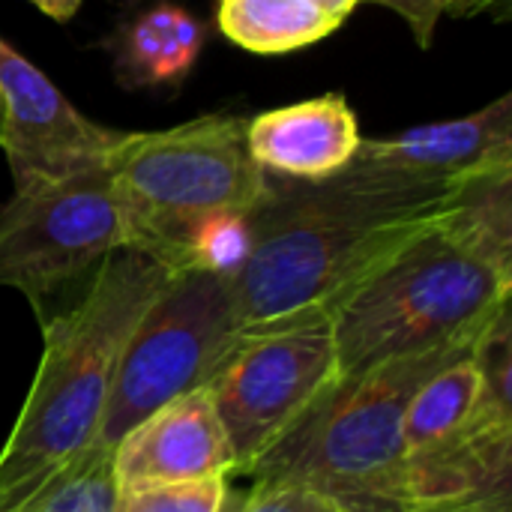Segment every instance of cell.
I'll return each instance as SVG.
<instances>
[{"instance_id": "cell-1", "label": "cell", "mask_w": 512, "mask_h": 512, "mask_svg": "<svg viewBox=\"0 0 512 512\" xmlns=\"http://www.w3.org/2000/svg\"><path fill=\"white\" fill-rule=\"evenodd\" d=\"M456 180H426L351 162L327 180L270 174L267 198L249 213L252 249L228 279L243 330L327 315L390 249L435 225Z\"/></svg>"}, {"instance_id": "cell-2", "label": "cell", "mask_w": 512, "mask_h": 512, "mask_svg": "<svg viewBox=\"0 0 512 512\" xmlns=\"http://www.w3.org/2000/svg\"><path fill=\"white\" fill-rule=\"evenodd\" d=\"M480 333L339 375L243 477L306 486L345 512H417L405 465L408 405L435 372L471 354Z\"/></svg>"}, {"instance_id": "cell-3", "label": "cell", "mask_w": 512, "mask_h": 512, "mask_svg": "<svg viewBox=\"0 0 512 512\" xmlns=\"http://www.w3.org/2000/svg\"><path fill=\"white\" fill-rule=\"evenodd\" d=\"M171 279L138 249L111 252L81 297L42 324V360L0 450V483L60 465L96 444L123 345Z\"/></svg>"}, {"instance_id": "cell-4", "label": "cell", "mask_w": 512, "mask_h": 512, "mask_svg": "<svg viewBox=\"0 0 512 512\" xmlns=\"http://www.w3.org/2000/svg\"><path fill=\"white\" fill-rule=\"evenodd\" d=\"M438 222L390 249L330 306L339 375L477 336L510 303V279Z\"/></svg>"}, {"instance_id": "cell-5", "label": "cell", "mask_w": 512, "mask_h": 512, "mask_svg": "<svg viewBox=\"0 0 512 512\" xmlns=\"http://www.w3.org/2000/svg\"><path fill=\"white\" fill-rule=\"evenodd\" d=\"M126 222V249L171 273L189 270L195 231L222 213H252L270 174L252 159L246 117H198L159 132H129L108 153Z\"/></svg>"}, {"instance_id": "cell-6", "label": "cell", "mask_w": 512, "mask_h": 512, "mask_svg": "<svg viewBox=\"0 0 512 512\" xmlns=\"http://www.w3.org/2000/svg\"><path fill=\"white\" fill-rule=\"evenodd\" d=\"M243 333L231 282L210 270H180L132 327L102 414L105 450L165 402L201 390Z\"/></svg>"}, {"instance_id": "cell-7", "label": "cell", "mask_w": 512, "mask_h": 512, "mask_svg": "<svg viewBox=\"0 0 512 512\" xmlns=\"http://www.w3.org/2000/svg\"><path fill=\"white\" fill-rule=\"evenodd\" d=\"M117 249H126V222L108 156L63 177L15 183L0 207V288H15L36 309Z\"/></svg>"}, {"instance_id": "cell-8", "label": "cell", "mask_w": 512, "mask_h": 512, "mask_svg": "<svg viewBox=\"0 0 512 512\" xmlns=\"http://www.w3.org/2000/svg\"><path fill=\"white\" fill-rule=\"evenodd\" d=\"M339 378L330 315L249 327L204 384L243 477Z\"/></svg>"}, {"instance_id": "cell-9", "label": "cell", "mask_w": 512, "mask_h": 512, "mask_svg": "<svg viewBox=\"0 0 512 512\" xmlns=\"http://www.w3.org/2000/svg\"><path fill=\"white\" fill-rule=\"evenodd\" d=\"M474 351L435 372L405 414V465L420 507L512 486V408L477 393Z\"/></svg>"}, {"instance_id": "cell-10", "label": "cell", "mask_w": 512, "mask_h": 512, "mask_svg": "<svg viewBox=\"0 0 512 512\" xmlns=\"http://www.w3.org/2000/svg\"><path fill=\"white\" fill-rule=\"evenodd\" d=\"M0 147L12 183L63 177L102 162L120 132L87 120L18 48L0 39Z\"/></svg>"}, {"instance_id": "cell-11", "label": "cell", "mask_w": 512, "mask_h": 512, "mask_svg": "<svg viewBox=\"0 0 512 512\" xmlns=\"http://www.w3.org/2000/svg\"><path fill=\"white\" fill-rule=\"evenodd\" d=\"M114 486L234 477V450L207 390L156 408L111 450Z\"/></svg>"}, {"instance_id": "cell-12", "label": "cell", "mask_w": 512, "mask_h": 512, "mask_svg": "<svg viewBox=\"0 0 512 512\" xmlns=\"http://www.w3.org/2000/svg\"><path fill=\"white\" fill-rule=\"evenodd\" d=\"M354 162L426 180H462L512 165V93L456 120L426 123L390 138H363Z\"/></svg>"}, {"instance_id": "cell-13", "label": "cell", "mask_w": 512, "mask_h": 512, "mask_svg": "<svg viewBox=\"0 0 512 512\" xmlns=\"http://www.w3.org/2000/svg\"><path fill=\"white\" fill-rule=\"evenodd\" d=\"M246 141L267 174L315 183L345 171L363 138L351 102L327 93L246 120Z\"/></svg>"}, {"instance_id": "cell-14", "label": "cell", "mask_w": 512, "mask_h": 512, "mask_svg": "<svg viewBox=\"0 0 512 512\" xmlns=\"http://www.w3.org/2000/svg\"><path fill=\"white\" fill-rule=\"evenodd\" d=\"M438 225L465 252L512 282V165L456 180Z\"/></svg>"}, {"instance_id": "cell-15", "label": "cell", "mask_w": 512, "mask_h": 512, "mask_svg": "<svg viewBox=\"0 0 512 512\" xmlns=\"http://www.w3.org/2000/svg\"><path fill=\"white\" fill-rule=\"evenodd\" d=\"M114 492L111 450L93 444L60 465L0 483V512H111Z\"/></svg>"}, {"instance_id": "cell-16", "label": "cell", "mask_w": 512, "mask_h": 512, "mask_svg": "<svg viewBox=\"0 0 512 512\" xmlns=\"http://www.w3.org/2000/svg\"><path fill=\"white\" fill-rule=\"evenodd\" d=\"M216 27L252 54H288L321 42L342 24L309 0H219Z\"/></svg>"}, {"instance_id": "cell-17", "label": "cell", "mask_w": 512, "mask_h": 512, "mask_svg": "<svg viewBox=\"0 0 512 512\" xmlns=\"http://www.w3.org/2000/svg\"><path fill=\"white\" fill-rule=\"evenodd\" d=\"M204 42L198 18L180 6H156L126 30L123 69L135 84H165L183 78Z\"/></svg>"}, {"instance_id": "cell-18", "label": "cell", "mask_w": 512, "mask_h": 512, "mask_svg": "<svg viewBox=\"0 0 512 512\" xmlns=\"http://www.w3.org/2000/svg\"><path fill=\"white\" fill-rule=\"evenodd\" d=\"M228 477L189 483H138L117 486L111 512H222Z\"/></svg>"}, {"instance_id": "cell-19", "label": "cell", "mask_w": 512, "mask_h": 512, "mask_svg": "<svg viewBox=\"0 0 512 512\" xmlns=\"http://www.w3.org/2000/svg\"><path fill=\"white\" fill-rule=\"evenodd\" d=\"M252 249L249 213H222L207 219L189 243V270H210L231 279Z\"/></svg>"}, {"instance_id": "cell-20", "label": "cell", "mask_w": 512, "mask_h": 512, "mask_svg": "<svg viewBox=\"0 0 512 512\" xmlns=\"http://www.w3.org/2000/svg\"><path fill=\"white\" fill-rule=\"evenodd\" d=\"M369 3H378V6H387V9L399 12L408 21L417 45L420 48H429L444 15L465 18V15L486 12L489 6L507 3V0H369Z\"/></svg>"}, {"instance_id": "cell-21", "label": "cell", "mask_w": 512, "mask_h": 512, "mask_svg": "<svg viewBox=\"0 0 512 512\" xmlns=\"http://www.w3.org/2000/svg\"><path fill=\"white\" fill-rule=\"evenodd\" d=\"M237 512H345L339 504H333L330 498L306 489V486H294V483H264V486H252L243 507Z\"/></svg>"}, {"instance_id": "cell-22", "label": "cell", "mask_w": 512, "mask_h": 512, "mask_svg": "<svg viewBox=\"0 0 512 512\" xmlns=\"http://www.w3.org/2000/svg\"><path fill=\"white\" fill-rule=\"evenodd\" d=\"M30 3L39 6L45 15H51L57 21H69L78 12V6H81V0H30Z\"/></svg>"}, {"instance_id": "cell-23", "label": "cell", "mask_w": 512, "mask_h": 512, "mask_svg": "<svg viewBox=\"0 0 512 512\" xmlns=\"http://www.w3.org/2000/svg\"><path fill=\"white\" fill-rule=\"evenodd\" d=\"M309 3H315L321 12H327L333 21H339V24H345L348 21V15L357 9V3H363V0H309Z\"/></svg>"}, {"instance_id": "cell-24", "label": "cell", "mask_w": 512, "mask_h": 512, "mask_svg": "<svg viewBox=\"0 0 512 512\" xmlns=\"http://www.w3.org/2000/svg\"><path fill=\"white\" fill-rule=\"evenodd\" d=\"M0 117H3V108H0Z\"/></svg>"}]
</instances>
